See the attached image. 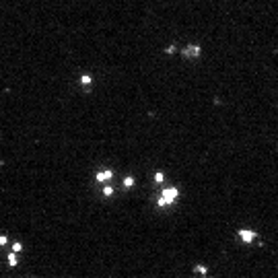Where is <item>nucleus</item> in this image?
Wrapping results in <instances>:
<instances>
[{
  "label": "nucleus",
  "instance_id": "f257e3e1",
  "mask_svg": "<svg viewBox=\"0 0 278 278\" xmlns=\"http://www.w3.org/2000/svg\"><path fill=\"white\" fill-rule=\"evenodd\" d=\"M179 198V190L177 188H163L161 198H159V206H169Z\"/></svg>",
  "mask_w": 278,
  "mask_h": 278
},
{
  "label": "nucleus",
  "instance_id": "f03ea898",
  "mask_svg": "<svg viewBox=\"0 0 278 278\" xmlns=\"http://www.w3.org/2000/svg\"><path fill=\"white\" fill-rule=\"evenodd\" d=\"M111 177H113V171H111V169H103V171H97V173H95V179L99 183L111 181Z\"/></svg>",
  "mask_w": 278,
  "mask_h": 278
},
{
  "label": "nucleus",
  "instance_id": "7ed1b4c3",
  "mask_svg": "<svg viewBox=\"0 0 278 278\" xmlns=\"http://www.w3.org/2000/svg\"><path fill=\"white\" fill-rule=\"evenodd\" d=\"M237 235L241 237V241H245V243H251L253 239L258 237V233H256V231H249V229H241Z\"/></svg>",
  "mask_w": 278,
  "mask_h": 278
},
{
  "label": "nucleus",
  "instance_id": "20e7f679",
  "mask_svg": "<svg viewBox=\"0 0 278 278\" xmlns=\"http://www.w3.org/2000/svg\"><path fill=\"white\" fill-rule=\"evenodd\" d=\"M200 54H202V48H200V46H188V48L183 50V56H185V58H198Z\"/></svg>",
  "mask_w": 278,
  "mask_h": 278
},
{
  "label": "nucleus",
  "instance_id": "39448f33",
  "mask_svg": "<svg viewBox=\"0 0 278 278\" xmlns=\"http://www.w3.org/2000/svg\"><path fill=\"white\" fill-rule=\"evenodd\" d=\"M81 85L89 89L91 85H93V76H91V74H82V76H81Z\"/></svg>",
  "mask_w": 278,
  "mask_h": 278
},
{
  "label": "nucleus",
  "instance_id": "423d86ee",
  "mask_svg": "<svg viewBox=\"0 0 278 278\" xmlns=\"http://www.w3.org/2000/svg\"><path fill=\"white\" fill-rule=\"evenodd\" d=\"M10 251H13V253H19V251H23V243H21V241H14V243L10 245Z\"/></svg>",
  "mask_w": 278,
  "mask_h": 278
},
{
  "label": "nucleus",
  "instance_id": "0eeeda50",
  "mask_svg": "<svg viewBox=\"0 0 278 278\" xmlns=\"http://www.w3.org/2000/svg\"><path fill=\"white\" fill-rule=\"evenodd\" d=\"M103 196H105V198L113 196V185H103Z\"/></svg>",
  "mask_w": 278,
  "mask_h": 278
},
{
  "label": "nucleus",
  "instance_id": "6e6552de",
  "mask_svg": "<svg viewBox=\"0 0 278 278\" xmlns=\"http://www.w3.org/2000/svg\"><path fill=\"white\" fill-rule=\"evenodd\" d=\"M6 260H8V266H10V268H14V266H17V253H13V251H10Z\"/></svg>",
  "mask_w": 278,
  "mask_h": 278
},
{
  "label": "nucleus",
  "instance_id": "1a4fd4ad",
  "mask_svg": "<svg viewBox=\"0 0 278 278\" xmlns=\"http://www.w3.org/2000/svg\"><path fill=\"white\" fill-rule=\"evenodd\" d=\"M155 181L157 183H163L165 181V173H163V171H157V173H155Z\"/></svg>",
  "mask_w": 278,
  "mask_h": 278
},
{
  "label": "nucleus",
  "instance_id": "9d476101",
  "mask_svg": "<svg viewBox=\"0 0 278 278\" xmlns=\"http://www.w3.org/2000/svg\"><path fill=\"white\" fill-rule=\"evenodd\" d=\"M134 185V177H124V188H132Z\"/></svg>",
  "mask_w": 278,
  "mask_h": 278
},
{
  "label": "nucleus",
  "instance_id": "9b49d317",
  "mask_svg": "<svg viewBox=\"0 0 278 278\" xmlns=\"http://www.w3.org/2000/svg\"><path fill=\"white\" fill-rule=\"evenodd\" d=\"M194 270H196L198 274H204V276H206V272H208V268H206V266H202V264H198L196 268H194Z\"/></svg>",
  "mask_w": 278,
  "mask_h": 278
},
{
  "label": "nucleus",
  "instance_id": "f8f14e48",
  "mask_svg": "<svg viewBox=\"0 0 278 278\" xmlns=\"http://www.w3.org/2000/svg\"><path fill=\"white\" fill-rule=\"evenodd\" d=\"M165 54H175V46H173V43H171V46H167V48H165Z\"/></svg>",
  "mask_w": 278,
  "mask_h": 278
},
{
  "label": "nucleus",
  "instance_id": "ddd939ff",
  "mask_svg": "<svg viewBox=\"0 0 278 278\" xmlns=\"http://www.w3.org/2000/svg\"><path fill=\"white\" fill-rule=\"evenodd\" d=\"M8 243V237L6 235H0V245H6Z\"/></svg>",
  "mask_w": 278,
  "mask_h": 278
}]
</instances>
